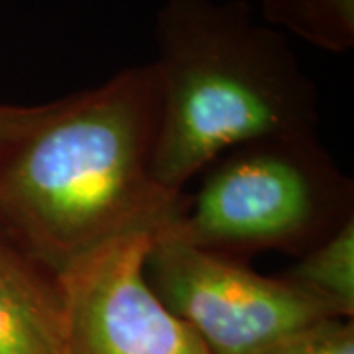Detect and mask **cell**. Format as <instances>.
<instances>
[{
  "label": "cell",
  "instance_id": "obj_1",
  "mask_svg": "<svg viewBox=\"0 0 354 354\" xmlns=\"http://www.w3.org/2000/svg\"><path fill=\"white\" fill-rule=\"evenodd\" d=\"M156 130L152 64L46 102L0 160V232L53 278L113 239L167 232L189 199L156 177Z\"/></svg>",
  "mask_w": 354,
  "mask_h": 354
},
{
  "label": "cell",
  "instance_id": "obj_2",
  "mask_svg": "<svg viewBox=\"0 0 354 354\" xmlns=\"http://www.w3.org/2000/svg\"><path fill=\"white\" fill-rule=\"evenodd\" d=\"M153 44V171L167 189L244 142L317 134V83L246 0H165Z\"/></svg>",
  "mask_w": 354,
  "mask_h": 354
},
{
  "label": "cell",
  "instance_id": "obj_3",
  "mask_svg": "<svg viewBox=\"0 0 354 354\" xmlns=\"http://www.w3.org/2000/svg\"><path fill=\"white\" fill-rule=\"evenodd\" d=\"M205 169L167 234L207 252L242 262L262 250L299 258L354 216L353 179L317 134L250 140Z\"/></svg>",
  "mask_w": 354,
  "mask_h": 354
},
{
  "label": "cell",
  "instance_id": "obj_4",
  "mask_svg": "<svg viewBox=\"0 0 354 354\" xmlns=\"http://www.w3.org/2000/svg\"><path fill=\"white\" fill-rule=\"evenodd\" d=\"M146 278L162 304L199 335L209 354H270L291 335L342 315L329 301L242 260L156 236Z\"/></svg>",
  "mask_w": 354,
  "mask_h": 354
},
{
  "label": "cell",
  "instance_id": "obj_5",
  "mask_svg": "<svg viewBox=\"0 0 354 354\" xmlns=\"http://www.w3.org/2000/svg\"><path fill=\"white\" fill-rule=\"evenodd\" d=\"M153 234H127L81 254L55 276L67 354H209L146 278Z\"/></svg>",
  "mask_w": 354,
  "mask_h": 354
},
{
  "label": "cell",
  "instance_id": "obj_6",
  "mask_svg": "<svg viewBox=\"0 0 354 354\" xmlns=\"http://www.w3.org/2000/svg\"><path fill=\"white\" fill-rule=\"evenodd\" d=\"M0 354H67L55 278L0 232Z\"/></svg>",
  "mask_w": 354,
  "mask_h": 354
},
{
  "label": "cell",
  "instance_id": "obj_7",
  "mask_svg": "<svg viewBox=\"0 0 354 354\" xmlns=\"http://www.w3.org/2000/svg\"><path fill=\"white\" fill-rule=\"evenodd\" d=\"M264 24L327 53L354 48V0H258Z\"/></svg>",
  "mask_w": 354,
  "mask_h": 354
},
{
  "label": "cell",
  "instance_id": "obj_8",
  "mask_svg": "<svg viewBox=\"0 0 354 354\" xmlns=\"http://www.w3.org/2000/svg\"><path fill=\"white\" fill-rule=\"evenodd\" d=\"M278 276L354 317V216Z\"/></svg>",
  "mask_w": 354,
  "mask_h": 354
},
{
  "label": "cell",
  "instance_id": "obj_9",
  "mask_svg": "<svg viewBox=\"0 0 354 354\" xmlns=\"http://www.w3.org/2000/svg\"><path fill=\"white\" fill-rule=\"evenodd\" d=\"M270 354H354V317L319 321L291 335Z\"/></svg>",
  "mask_w": 354,
  "mask_h": 354
},
{
  "label": "cell",
  "instance_id": "obj_10",
  "mask_svg": "<svg viewBox=\"0 0 354 354\" xmlns=\"http://www.w3.org/2000/svg\"><path fill=\"white\" fill-rule=\"evenodd\" d=\"M46 113V102L34 106L0 104V160Z\"/></svg>",
  "mask_w": 354,
  "mask_h": 354
}]
</instances>
